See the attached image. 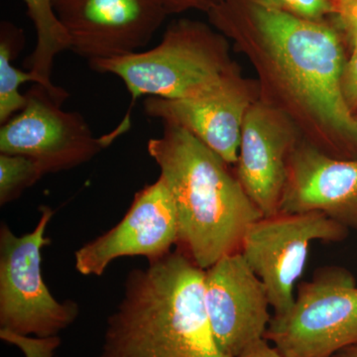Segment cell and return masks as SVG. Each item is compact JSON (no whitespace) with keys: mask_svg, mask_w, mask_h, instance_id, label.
Masks as SVG:
<instances>
[{"mask_svg":"<svg viewBox=\"0 0 357 357\" xmlns=\"http://www.w3.org/2000/svg\"><path fill=\"white\" fill-rule=\"evenodd\" d=\"M255 68L259 100L283 112L303 139L338 158L357 146L356 115L345 102L347 59L331 20H302L252 0H222L206 14Z\"/></svg>","mask_w":357,"mask_h":357,"instance_id":"obj_1","label":"cell"},{"mask_svg":"<svg viewBox=\"0 0 357 357\" xmlns=\"http://www.w3.org/2000/svg\"><path fill=\"white\" fill-rule=\"evenodd\" d=\"M98 357H230L204 305V270L174 251L129 272Z\"/></svg>","mask_w":357,"mask_h":357,"instance_id":"obj_2","label":"cell"},{"mask_svg":"<svg viewBox=\"0 0 357 357\" xmlns=\"http://www.w3.org/2000/svg\"><path fill=\"white\" fill-rule=\"evenodd\" d=\"M148 141L178 218V250L206 270L239 252L248 227L263 213L244 191L230 165L185 129L163 123Z\"/></svg>","mask_w":357,"mask_h":357,"instance_id":"obj_3","label":"cell"},{"mask_svg":"<svg viewBox=\"0 0 357 357\" xmlns=\"http://www.w3.org/2000/svg\"><path fill=\"white\" fill-rule=\"evenodd\" d=\"M91 69L121 77L132 103L140 96L180 100L201 95L241 68L230 56L229 41L201 21L178 20L153 49L89 62Z\"/></svg>","mask_w":357,"mask_h":357,"instance_id":"obj_4","label":"cell"},{"mask_svg":"<svg viewBox=\"0 0 357 357\" xmlns=\"http://www.w3.org/2000/svg\"><path fill=\"white\" fill-rule=\"evenodd\" d=\"M265 338L283 357H333L357 345V284L342 267L302 282L293 306L275 314Z\"/></svg>","mask_w":357,"mask_h":357,"instance_id":"obj_5","label":"cell"},{"mask_svg":"<svg viewBox=\"0 0 357 357\" xmlns=\"http://www.w3.org/2000/svg\"><path fill=\"white\" fill-rule=\"evenodd\" d=\"M41 218L30 234L17 236L2 223L0 229V333L47 338L58 337L79 316L74 301L53 297L41 272V249L54 211L40 208Z\"/></svg>","mask_w":357,"mask_h":357,"instance_id":"obj_6","label":"cell"},{"mask_svg":"<svg viewBox=\"0 0 357 357\" xmlns=\"http://www.w3.org/2000/svg\"><path fill=\"white\" fill-rule=\"evenodd\" d=\"M347 230L323 213L280 211L263 215L248 227L239 252L266 289L275 314L293 306L311 244L337 243Z\"/></svg>","mask_w":357,"mask_h":357,"instance_id":"obj_7","label":"cell"},{"mask_svg":"<svg viewBox=\"0 0 357 357\" xmlns=\"http://www.w3.org/2000/svg\"><path fill=\"white\" fill-rule=\"evenodd\" d=\"M26 98L24 109L2 124L0 153L29 157L45 174L57 173L91 161L112 143L107 135L96 138L79 112L63 110L65 100L40 84Z\"/></svg>","mask_w":357,"mask_h":357,"instance_id":"obj_8","label":"cell"},{"mask_svg":"<svg viewBox=\"0 0 357 357\" xmlns=\"http://www.w3.org/2000/svg\"><path fill=\"white\" fill-rule=\"evenodd\" d=\"M54 7L70 50L89 62L139 52L168 16L159 0H54Z\"/></svg>","mask_w":357,"mask_h":357,"instance_id":"obj_9","label":"cell"},{"mask_svg":"<svg viewBox=\"0 0 357 357\" xmlns=\"http://www.w3.org/2000/svg\"><path fill=\"white\" fill-rule=\"evenodd\" d=\"M258 100L257 81L239 72L192 98L148 96L144 110L148 116L185 129L229 165L236 166L244 119Z\"/></svg>","mask_w":357,"mask_h":357,"instance_id":"obj_10","label":"cell"},{"mask_svg":"<svg viewBox=\"0 0 357 357\" xmlns=\"http://www.w3.org/2000/svg\"><path fill=\"white\" fill-rule=\"evenodd\" d=\"M178 231L172 195L159 177L135 195L128 213L114 227L77 249V270L86 276H102L117 258L144 256L148 261H155L177 245Z\"/></svg>","mask_w":357,"mask_h":357,"instance_id":"obj_11","label":"cell"},{"mask_svg":"<svg viewBox=\"0 0 357 357\" xmlns=\"http://www.w3.org/2000/svg\"><path fill=\"white\" fill-rule=\"evenodd\" d=\"M204 305L213 335L227 356L236 357L265 338L271 305L241 252L223 256L204 270Z\"/></svg>","mask_w":357,"mask_h":357,"instance_id":"obj_12","label":"cell"},{"mask_svg":"<svg viewBox=\"0 0 357 357\" xmlns=\"http://www.w3.org/2000/svg\"><path fill=\"white\" fill-rule=\"evenodd\" d=\"M301 139L292 121L271 105L258 100L248 109L241 129L236 174L263 215L278 213L289 160Z\"/></svg>","mask_w":357,"mask_h":357,"instance_id":"obj_13","label":"cell"},{"mask_svg":"<svg viewBox=\"0 0 357 357\" xmlns=\"http://www.w3.org/2000/svg\"><path fill=\"white\" fill-rule=\"evenodd\" d=\"M319 213L357 229V158H338L301 139L288 164L279 211Z\"/></svg>","mask_w":357,"mask_h":357,"instance_id":"obj_14","label":"cell"},{"mask_svg":"<svg viewBox=\"0 0 357 357\" xmlns=\"http://www.w3.org/2000/svg\"><path fill=\"white\" fill-rule=\"evenodd\" d=\"M28 16L36 31V46L28 59L30 72L37 84L60 100H66L69 93L52 83L54 61L58 54L70 50V42L65 28L59 20L54 0H23Z\"/></svg>","mask_w":357,"mask_h":357,"instance_id":"obj_15","label":"cell"},{"mask_svg":"<svg viewBox=\"0 0 357 357\" xmlns=\"http://www.w3.org/2000/svg\"><path fill=\"white\" fill-rule=\"evenodd\" d=\"M22 30L13 23L2 22L0 27V122L6 123L11 115L21 112L27 103L26 95H21V84H37L32 72H23L13 65V59L22 42Z\"/></svg>","mask_w":357,"mask_h":357,"instance_id":"obj_16","label":"cell"},{"mask_svg":"<svg viewBox=\"0 0 357 357\" xmlns=\"http://www.w3.org/2000/svg\"><path fill=\"white\" fill-rule=\"evenodd\" d=\"M46 175L35 160L23 155L0 154V204L20 198Z\"/></svg>","mask_w":357,"mask_h":357,"instance_id":"obj_17","label":"cell"},{"mask_svg":"<svg viewBox=\"0 0 357 357\" xmlns=\"http://www.w3.org/2000/svg\"><path fill=\"white\" fill-rule=\"evenodd\" d=\"M260 6L312 21L331 20L335 14L333 0H252Z\"/></svg>","mask_w":357,"mask_h":357,"instance_id":"obj_18","label":"cell"},{"mask_svg":"<svg viewBox=\"0 0 357 357\" xmlns=\"http://www.w3.org/2000/svg\"><path fill=\"white\" fill-rule=\"evenodd\" d=\"M335 14L332 20L338 31L347 35L351 47L357 45V0H333Z\"/></svg>","mask_w":357,"mask_h":357,"instance_id":"obj_19","label":"cell"},{"mask_svg":"<svg viewBox=\"0 0 357 357\" xmlns=\"http://www.w3.org/2000/svg\"><path fill=\"white\" fill-rule=\"evenodd\" d=\"M342 89L345 102L354 114L357 109V45L352 47L351 57L345 62Z\"/></svg>","mask_w":357,"mask_h":357,"instance_id":"obj_20","label":"cell"},{"mask_svg":"<svg viewBox=\"0 0 357 357\" xmlns=\"http://www.w3.org/2000/svg\"><path fill=\"white\" fill-rule=\"evenodd\" d=\"M222 1V0H159L168 15L189 10L203 11L208 14Z\"/></svg>","mask_w":357,"mask_h":357,"instance_id":"obj_21","label":"cell"},{"mask_svg":"<svg viewBox=\"0 0 357 357\" xmlns=\"http://www.w3.org/2000/svg\"><path fill=\"white\" fill-rule=\"evenodd\" d=\"M236 357H283V356L271 342H268L266 338H263Z\"/></svg>","mask_w":357,"mask_h":357,"instance_id":"obj_22","label":"cell"},{"mask_svg":"<svg viewBox=\"0 0 357 357\" xmlns=\"http://www.w3.org/2000/svg\"><path fill=\"white\" fill-rule=\"evenodd\" d=\"M333 357H357V345L344 349V351H340V354Z\"/></svg>","mask_w":357,"mask_h":357,"instance_id":"obj_23","label":"cell"},{"mask_svg":"<svg viewBox=\"0 0 357 357\" xmlns=\"http://www.w3.org/2000/svg\"><path fill=\"white\" fill-rule=\"evenodd\" d=\"M356 121H357V116H356Z\"/></svg>","mask_w":357,"mask_h":357,"instance_id":"obj_24","label":"cell"}]
</instances>
